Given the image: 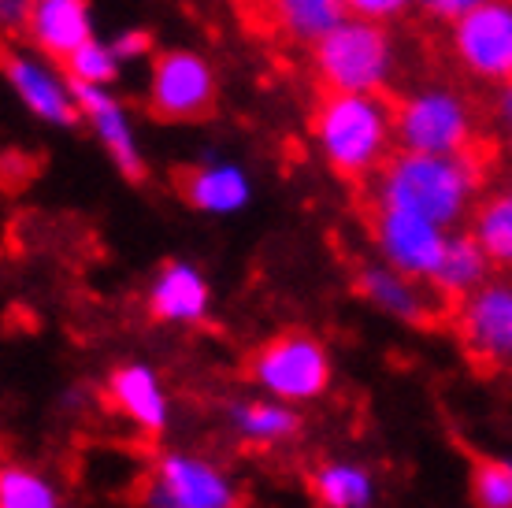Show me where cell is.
<instances>
[{
  "label": "cell",
  "mask_w": 512,
  "mask_h": 508,
  "mask_svg": "<svg viewBox=\"0 0 512 508\" xmlns=\"http://www.w3.org/2000/svg\"><path fill=\"white\" fill-rule=\"evenodd\" d=\"M483 171L475 156H423L397 149L375 175L372 193L375 208H397L435 223L442 230H453L461 219L475 212Z\"/></svg>",
  "instance_id": "6da1fadb"
},
{
  "label": "cell",
  "mask_w": 512,
  "mask_h": 508,
  "mask_svg": "<svg viewBox=\"0 0 512 508\" xmlns=\"http://www.w3.org/2000/svg\"><path fill=\"white\" fill-rule=\"evenodd\" d=\"M308 138L338 178L379 175L394 156V108L383 97L323 93L308 115Z\"/></svg>",
  "instance_id": "7a4b0ae2"
},
{
  "label": "cell",
  "mask_w": 512,
  "mask_h": 508,
  "mask_svg": "<svg viewBox=\"0 0 512 508\" xmlns=\"http://www.w3.org/2000/svg\"><path fill=\"white\" fill-rule=\"evenodd\" d=\"M312 71L327 93L383 97L397 75V41L390 26L349 15L312 49Z\"/></svg>",
  "instance_id": "3957f363"
},
{
  "label": "cell",
  "mask_w": 512,
  "mask_h": 508,
  "mask_svg": "<svg viewBox=\"0 0 512 508\" xmlns=\"http://www.w3.org/2000/svg\"><path fill=\"white\" fill-rule=\"evenodd\" d=\"M394 130L401 153L468 156L475 145V108L461 89L431 82L409 89L394 108Z\"/></svg>",
  "instance_id": "277c9868"
},
{
  "label": "cell",
  "mask_w": 512,
  "mask_h": 508,
  "mask_svg": "<svg viewBox=\"0 0 512 508\" xmlns=\"http://www.w3.org/2000/svg\"><path fill=\"white\" fill-rule=\"evenodd\" d=\"M249 379L264 397L282 405H308L331 390L334 364L327 345L308 331H282L260 345L249 360Z\"/></svg>",
  "instance_id": "5b68a950"
},
{
  "label": "cell",
  "mask_w": 512,
  "mask_h": 508,
  "mask_svg": "<svg viewBox=\"0 0 512 508\" xmlns=\"http://www.w3.org/2000/svg\"><path fill=\"white\" fill-rule=\"evenodd\" d=\"M219 75L212 60L197 49H164L149 60L145 104L164 123H193L216 108Z\"/></svg>",
  "instance_id": "8992f818"
},
{
  "label": "cell",
  "mask_w": 512,
  "mask_h": 508,
  "mask_svg": "<svg viewBox=\"0 0 512 508\" xmlns=\"http://www.w3.org/2000/svg\"><path fill=\"white\" fill-rule=\"evenodd\" d=\"M141 508H242L227 468L197 453H164L138 486Z\"/></svg>",
  "instance_id": "52a82bcc"
},
{
  "label": "cell",
  "mask_w": 512,
  "mask_h": 508,
  "mask_svg": "<svg viewBox=\"0 0 512 508\" xmlns=\"http://www.w3.org/2000/svg\"><path fill=\"white\" fill-rule=\"evenodd\" d=\"M449 52L464 75L483 86L512 82V0H487L449 26Z\"/></svg>",
  "instance_id": "ba28073f"
},
{
  "label": "cell",
  "mask_w": 512,
  "mask_h": 508,
  "mask_svg": "<svg viewBox=\"0 0 512 508\" xmlns=\"http://www.w3.org/2000/svg\"><path fill=\"white\" fill-rule=\"evenodd\" d=\"M4 78L12 97L23 104V112H30L45 127H75L82 119L75 82L49 56L34 49H12L4 56Z\"/></svg>",
  "instance_id": "9c48e42d"
},
{
  "label": "cell",
  "mask_w": 512,
  "mask_h": 508,
  "mask_svg": "<svg viewBox=\"0 0 512 508\" xmlns=\"http://www.w3.org/2000/svg\"><path fill=\"white\" fill-rule=\"evenodd\" d=\"M449 234L453 230H442L420 216L397 212V208H375L372 212V245L379 260L401 275H409V279L427 282V286L438 275Z\"/></svg>",
  "instance_id": "30bf717a"
},
{
  "label": "cell",
  "mask_w": 512,
  "mask_h": 508,
  "mask_svg": "<svg viewBox=\"0 0 512 508\" xmlns=\"http://www.w3.org/2000/svg\"><path fill=\"white\" fill-rule=\"evenodd\" d=\"M453 327L479 368L498 371L512 364V279H490L464 297L453 312Z\"/></svg>",
  "instance_id": "8fae6325"
},
{
  "label": "cell",
  "mask_w": 512,
  "mask_h": 508,
  "mask_svg": "<svg viewBox=\"0 0 512 508\" xmlns=\"http://www.w3.org/2000/svg\"><path fill=\"white\" fill-rule=\"evenodd\" d=\"M104 401L134 431L149 434V438H156V434H164L171 427V397L164 390L160 371L153 364H145V360H127V364H116L108 371Z\"/></svg>",
  "instance_id": "7c38bea8"
},
{
  "label": "cell",
  "mask_w": 512,
  "mask_h": 508,
  "mask_svg": "<svg viewBox=\"0 0 512 508\" xmlns=\"http://www.w3.org/2000/svg\"><path fill=\"white\" fill-rule=\"evenodd\" d=\"M78 108L86 127L101 145L116 171L130 182L145 178V153H141V138L134 127V115L123 104L116 89H78Z\"/></svg>",
  "instance_id": "4fadbf2b"
},
{
  "label": "cell",
  "mask_w": 512,
  "mask_h": 508,
  "mask_svg": "<svg viewBox=\"0 0 512 508\" xmlns=\"http://www.w3.org/2000/svg\"><path fill=\"white\" fill-rule=\"evenodd\" d=\"M149 316L164 327H197L212 312V286L205 271L190 260H167L145 293Z\"/></svg>",
  "instance_id": "5bb4252c"
},
{
  "label": "cell",
  "mask_w": 512,
  "mask_h": 508,
  "mask_svg": "<svg viewBox=\"0 0 512 508\" xmlns=\"http://www.w3.org/2000/svg\"><path fill=\"white\" fill-rule=\"evenodd\" d=\"M357 293L375 312H383V316L397 319V323H409V327L431 323L438 316V301H442V297H431L427 282L409 279L394 267H386L383 260L360 267Z\"/></svg>",
  "instance_id": "9a60e30c"
},
{
  "label": "cell",
  "mask_w": 512,
  "mask_h": 508,
  "mask_svg": "<svg viewBox=\"0 0 512 508\" xmlns=\"http://www.w3.org/2000/svg\"><path fill=\"white\" fill-rule=\"evenodd\" d=\"M26 38L34 52L49 60H71L86 41H93V4L90 0H34L26 19Z\"/></svg>",
  "instance_id": "2e32d148"
},
{
  "label": "cell",
  "mask_w": 512,
  "mask_h": 508,
  "mask_svg": "<svg viewBox=\"0 0 512 508\" xmlns=\"http://www.w3.org/2000/svg\"><path fill=\"white\" fill-rule=\"evenodd\" d=\"M182 197L201 216H216V219L238 216L253 201V175L238 160L212 156V160L186 171V178H182Z\"/></svg>",
  "instance_id": "e0dca14e"
},
{
  "label": "cell",
  "mask_w": 512,
  "mask_h": 508,
  "mask_svg": "<svg viewBox=\"0 0 512 508\" xmlns=\"http://www.w3.org/2000/svg\"><path fill=\"white\" fill-rule=\"evenodd\" d=\"M227 427L253 449H275L301 434V412L275 397H238L227 405Z\"/></svg>",
  "instance_id": "ac0fdd59"
},
{
  "label": "cell",
  "mask_w": 512,
  "mask_h": 508,
  "mask_svg": "<svg viewBox=\"0 0 512 508\" xmlns=\"http://www.w3.org/2000/svg\"><path fill=\"white\" fill-rule=\"evenodd\" d=\"M264 19L279 38L316 49L334 26L349 19L346 0H260Z\"/></svg>",
  "instance_id": "d6986e66"
},
{
  "label": "cell",
  "mask_w": 512,
  "mask_h": 508,
  "mask_svg": "<svg viewBox=\"0 0 512 508\" xmlns=\"http://www.w3.org/2000/svg\"><path fill=\"white\" fill-rule=\"evenodd\" d=\"M494 279V264H490L487 249L475 242L472 230H453L446 245V256L438 264V275L431 282V290L442 301L461 305L464 297H472L475 290H483Z\"/></svg>",
  "instance_id": "ffe728a7"
},
{
  "label": "cell",
  "mask_w": 512,
  "mask_h": 508,
  "mask_svg": "<svg viewBox=\"0 0 512 508\" xmlns=\"http://www.w3.org/2000/svg\"><path fill=\"white\" fill-rule=\"evenodd\" d=\"M308 490L320 501V508H372L375 501L372 471L357 460H323L312 471Z\"/></svg>",
  "instance_id": "44dd1931"
},
{
  "label": "cell",
  "mask_w": 512,
  "mask_h": 508,
  "mask_svg": "<svg viewBox=\"0 0 512 508\" xmlns=\"http://www.w3.org/2000/svg\"><path fill=\"white\" fill-rule=\"evenodd\" d=\"M475 242L487 249L490 264L512 271V190H498L483 197L472 212Z\"/></svg>",
  "instance_id": "7402d4cb"
},
{
  "label": "cell",
  "mask_w": 512,
  "mask_h": 508,
  "mask_svg": "<svg viewBox=\"0 0 512 508\" xmlns=\"http://www.w3.org/2000/svg\"><path fill=\"white\" fill-rule=\"evenodd\" d=\"M0 508H64L49 475L30 464H4L0 471Z\"/></svg>",
  "instance_id": "603a6c76"
},
{
  "label": "cell",
  "mask_w": 512,
  "mask_h": 508,
  "mask_svg": "<svg viewBox=\"0 0 512 508\" xmlns=\"http://www.w3.org/2000/svg\"><path fill=\"white\" fill-rule=\"evenodd\" d=\"M64 71L75 82V89H116L119 75H123V64H119L112 41L93 38L67 60Z\"/></svg>",
  "instance_id": "cb8c5ba5"
},
{
  "label": "cell",
  "mask_w": 512,
  "mask_h": 508,
  "mask_svg": "<svg viewBox=\"0 0 512 508\" xmlns=\"http://www.w3.org/2000/svg\"><path fill=\"white\" fill-rule=\"evenodd\" d=\"M468 494L475 508H512V460L479 457L472 464Z\"/></svg>",
  "instance_id": "d4e9b609"
},
{
  "label": "cell",
  "mask_w": 512,
  "mask_h": 508,
  "mask_svg": "<svg viewBox=\"0 0 512 508\" xmlns=\"http://www.w3.org/2000/svg\"><path fill=\"white\" fill-rule=\"evenodd\" d=\"M346 8L353 19H368V23L390 26L397 19H405L412 8H420V0H346Z\"/></svg>",
  "instance_id": "484cf974"
},
{
  "label": "cell",
  "mask_w": 512,
  "mask_h": 508,
  "mask_svg": "<svg viewBox=\"0 0 512 508\" xmlns=\"http://www.w3.org/2000/svg\"><path fill=\"white\" fill-rule=\"evenodd\" d=\"M112 49H116L119 64H138V60H149L153 56V34L149 30H138V26H127V30H119L112 34Z\"/></svg>",
  "instance_id": "4316f807"
},
{
  "label": "cell",
  "mask_w": 512,
  "mask_h": 508,
  "mask_svg": "<svg viewBox=\"0 0 512 508\" xmlns=\"http://www.w3.org/2000/svg\"><path fill=\"white\" fill-rule=\"evenodd\" d=\"M479 4H487V0H420V12L427 15V19H435V23H461L464 15L475 12Z\"/></svg>",
  "instance_id": "83f0119b"
},
{
  "label": "cell",
  "mask_w": 512,
  "mask_h": 508,
  "mask_svg": "<svg viewBox=\"0 0 512 508\" xmlns=\"http://www.w3.org/2000/svg\"><path fill=\"white\" fill-rule=\"evenodd\" d=\"M30 4L34 0H0V23L8 26V30H26Z\"/></svg>",
  "instance_id": "f1b7e54d"
},
{
  "label": "cell",
  "mask_w": 512,
  "mask_h": 508,
  "mask_svg": "<svg viewBox=\"0 0 512 508\" xmlns=\"http://www.w3.org/2000/svg\"><path fill=\"white\" fill-rule=\"evenodd\" d=\"M494 115H498V127L505 130L512 141V82L498 89V97H494Z\"/></svg>",
  "instance_id": "f546056e"
}]
</instances>
